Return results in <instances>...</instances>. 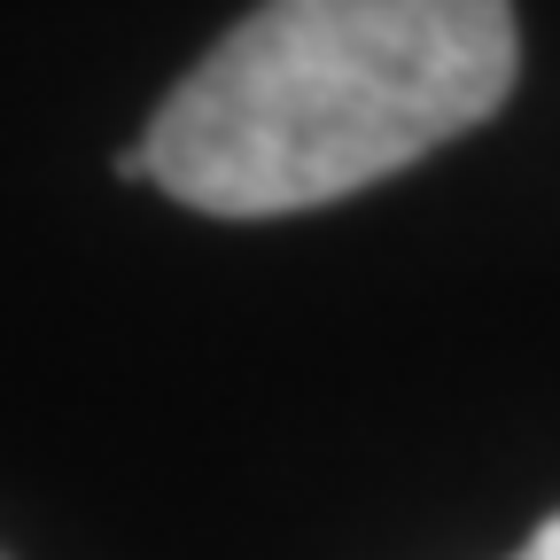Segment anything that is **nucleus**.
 <instances>
[{
	"label": "nucleus",
	"mask_w": 560,
	"mask_h": 560,
	"mask_svg": "<svg viewBox=\"0 0 560 560\" xmlns=\"http://www.w3.org/2000/svg\"><path fill=\"white\" fill-rule=\"evenodd\" d=\"M514 79V0H257L156 102L140 149L187 210L296 219L490 125Z\"/></svg>",
	"instance_id": "f257e3e1"
},
{
	"label": "nucleus",
	"mask_w": 560,
	"mask_h": 560,
	"mask_svg": "<svg viewBox=\"0 0 560 560\" xmlns=\"http://www.w3.org/2000/svg\"><path fill=\"white\" fill-rule=\"evenodd\" d=\"M514 560H560V514H545V522L529 529V545H522Z\"/></svg>",
	"instance_id": "f03ea898"
}]
</instances>
